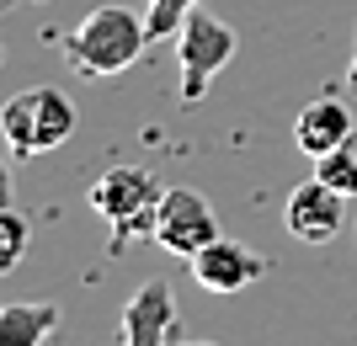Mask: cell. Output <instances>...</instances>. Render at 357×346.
I'll list each match as a JSON object with an SVG mask.
<instances>
[{"label":"cell","mask_w":357,"mask_h":346,"mask_svg":"<svg viewBox=\"0 0 357 346\" xmlns=\"http://www.w3.org/2000/svg\"><path fill=\"white\" fill-rule=\"evenodd\" d=\"M123 346H165L176 341V304H171V283L165 277H149L134 299L123 304Z\"/></svg>","instance_id":"8"},{"label":"cell","mask_w":357,"mask_h":346,"mask_svg":"<svg viewBox=\"0 0 357 346\" xmlns=\"http://www.w3.org/2000/svg\"><path fill=\"white\" fill-rule=\"evenodd\" d=\"M192 6H203V0H144V27H149V43H155V38H176Z\"/></svg>","instance_id":"13"},{"label":"cell","mask_w":357,"mask_h":346,"mask_svg":"<svg viewBox=\"0 0 357 346\" xmlns=\"http://www.w3.org/2000/svg\"><path fill=\"white\" fill-rule=\"evenodd\" d=\"M75 134V102L54 86H27L0 107V139L11 155H48Z\"/></svg>","instance_id":"3"},{"label":"cell","mask_w":357,"mask_h":346,"mask_svg":"<svg viewBox=\"0 0 357 346\" xmlns=\"http://www.w3.org/2000/svg\"><path fill=\"white\" fill-rule=\"evenodd\" d=\"M347 91H357V48H352V64H347Z\"/></svg>","instance_id":"15"},{"label":"cell","mask_w":357,"mask_h":346,"mask_svg":"<svg viewBox=\"0 0 357 346\" xmlns=\"http://www.w3.org/2000/svg\"><path fill=\"white\" fill-rule=\"evenodd\" d=\"M59 304L27 299V304H0V346H38L43 336L59 331Z\"/></svg>","instance_id":"10"},{"label":"cell","mask_w":357,"mask_h":346,"mask_svg":"<svg viewBox=\"0 0 357 346\" xmlns=\"http://www.w3.org/2000/svg\"><path fill=\"white\" fill-rule=\"evenodd\" d=\"M352 224H357V213H352Z\"/></svg>","instance_id":"16"},{"label":"cell","mask_w":357,"mask_h":346,"mask_svg":"<svg viewBox=\"0 0 357 346\" xmlns=\"http://www.w3.org/2000/svg\"><path fill=\"white\" fill-rule=\"evenodd\" d=\"M59 48L75 75L107 80V75H123L128 64H139V54L149 48V27L128 6H96L59 38Z\"/></svg>","instance_id":"1"},{"label":"cell","mask_w":357,"mask_h":346,"mask_svg":"<svg viewBox=\"0 0 357 346\" xmlns=\"http://www.w3.org/2000/svg\"><path fill=\"white\" fill-rule=\"evenodd\" d=\"M342 224H347V192H336L331 181L310 176V181H298L294 192H288L283 229L294 235L298 245H326V240H336Z\"/></svg>","instance_id":"6"},{"label":"cell","mask_w":357,"mask_h":346,"mask_svg":"<svg viewBox=\"0 0 357 346\" xmlns=\"http://www.w3.org/2000/svg\"><path fill=\"white\" fill-rule=\"evenodd\" d=\"M314 176H320V181H331L336 192L357 197V139H347L342 150L320 155V160H314Z\"/></svg>","instance_id":"12"},{"label":"cell","mask_w":357,"mask_h":346,"mask_svg":"<svg viewBox=\"0 0 357 346\" xmlns=\"http://www.w3.org/2000/svg\"><path fill=\"white\" fill-rule=\"evenodd\" d=\"M27 245H32V224L16 208H0V277H11L22 267Z\"/></svg>","instance_id":"11"},{"label":"cell","mask_w":357,"mask_h":346,"mask_svg":"<svg viewBox=\"0 0 357 346\" xmlns=\"http://www.w3.org/2000/svg\"><path fill=\"white\" fill-rule=\"evenodd\" d=\"M235 27L229 22H219V16H208L203 6H192L187 11V22H181L176 32V64H181V102H203L208 96V80L219 75L224 64L235 59Z\"/></svg>","instance_id":"4"},{"label":"cell","mask_w":357,"mask_h":346,"mask_svg":"<svg viewBox=\"0 0 357 346\" xmlns=\"http://www.w3.org/2000/svg\"><path fill=\"white\" fill-rule=\"evenodd\" d=\"M347 139H357V123H352V107H347L342 96H320V102H310L304 112H298V123H294V144L310 155V160L342 150Z\"/></svg>","instance_id":"9"},{"label":"cell","mask_w":357,"mask_h":346,"mask_svg":"<svg viewBox=\"0 0 357 346\" xmlns=\"http://www.w3.org/2000/svg\"><path fill=\"white\" fill-rule=\"evenodd\" d=\"M0 208H11V166L0 160Z\"/></svg>","instance_id":"14"},{"label":"cell","mask_w":357,"mask_h":346,"mask_svg":"<svg viewBox=\"0 0 357 346\" xmlns=\"http://www.w3.org/2000/svg\"><path fill=\"white\" fill-rule=\"evenodd\" d=\"M219 235H224V229H219V213H213V203L197 192V187H165L160 213H155V235H149L160 251L192 261L197 251L213 245Z\"/></svg>","instance_id":"5"},{"label":"cell","mask_w":357,"mask_h":346,"mask_svg":"<svg viewBox=\"0 0 357 346\" xmlns=\"http://www.w3.org/2000/svg\"><path fill=\"white\" fill-rule=\"evenodd\" d=\"M187 267H192V277H197V288H203V293H219V299H224V293H245V288L267 272V261L256 256L251 245H240V240H229V235H219V240L203 245Z\"/></svg>","instance_id":"7"},{"label":"cell","mask_w":357,"mask_h":346,"mask_svg":"<svg viewBox=\"0 0 357 346\" xmlns=\"http://www.w3.org/2000/svg\"><path fill=\"white\" fill-rule=\"evenodd\" d=\"M160 197H165V187L155 181V171H144V166H112V171H102V176L91 181L86 203H91V213L112 229V251H123V245L139 240V235H155Z\"/></svg>","instance_id":"2"}]
</instances>
